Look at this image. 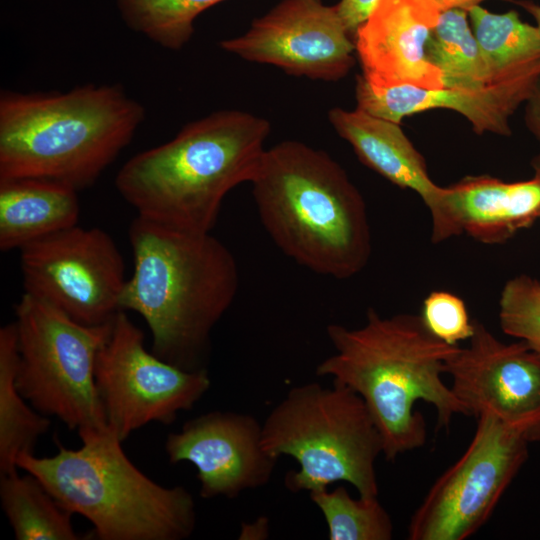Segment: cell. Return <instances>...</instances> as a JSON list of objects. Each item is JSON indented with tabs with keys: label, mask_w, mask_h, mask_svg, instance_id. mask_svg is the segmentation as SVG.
<instances>
[{
	"label": "cell",
	"mask_w": 540,
	"mask_h": 540,
	"mask_svg": "<svg viewBox=\"0 0 540 540\" xmlns=\"http://www.w3.org/2000/svg\"><path fill=\"white\" fill-rule=\"evenodd\" d=\"M326 332L334 353L317 365L316 374L331 377L363 399L388 461L426 442V423L416 402L434 407L440 428H448L457 414L467 415L442 379L445 363L459 345L437 339L420 316L383 317L369 309L361 327L330 324Z\"/></svg>",
	"instance_id": "obj_1"
},
{
	"label": "cell",
	"mask_w": 540,
	"mask_h": 540,
	"mask_svg": "<svg viewBox=\"0 0 540 540\" xmlns=\"http://www.w3.org/2000/svg\"><path fill=\"white\" fill-rule=\"evenodd\" d=\"M134 270L120 305L150 329L152 352L198 370L210 335L233 303L239 272L230 250L211 233H189L137 216L129 228Z\"/></svg>",
	"instance_id": "obj_2"
},
{
	"label": "cell",
	"mask_w": 540,
	"mask_h": 540,
	"mask_svg": "<svg viewBox=\"0 0 540 540\" xmlns=\"http://www.w3.org/2000/svg\"><path fill=\"white\" fill-rule=\"evenodd\" d=\"M270 132L269 121L254 114L213 112L131 157L118 171L115 187L141 218L210 233L225 196L253 180Z\"/></svg>",
	"instance_id": "obj_3"
},
{
	"label": "cell",
	"mask_w": 540,
	"mask_h": 540,
	"mask_svg": "<svg viewBox=\"0 0 540 540\" xmlns=\"http://www.w3.org/2000/svg\"><path fill=\"white\" fill-rule=\"evenodd\" d=\"M143 105L119 84L0 94V179L37 178L79 191L130 144Z\"/></svg>",
	"instance_id": "obj_4"
},
{
	"label": "cell",
	"mask_w": 540,
	"mask_h": 540,
	"mask_svg": "<svg viewBox=\"0 0 540 540\" xmlns=\"http://www.w3.org/2000/svg\"><path fill=\"white\" fill-rule=\"evenodd\" d=\"M250 183L261 223L286 256L336 279L365 268L372 248L365 201L325 151L282 141L265 150Z\"/></svg>",
	"instance_id": "obj_5"
},
{
	"label": "cell",
	"mask_w": 540,
	"mask_h": 540,
	"mask_svg": "<svg viewBox=\"0 0 540 540\" xmlns=\"http://www.w3.org/2000/svg\"><path fill=\"white\" fill-rule=\"evenodd\" d=\"M82 445L58 444L50 457L24 454L17 467L34 475L72 514L86 518L101 540H182L196 525L193 496L162 486L127 457L109 430L79 435Z\"/></svg>",
	"instance_id": "obj_6"
},
{
	"label": "cell",
	"mask_w": 540,
	"mask_h": 540,
	"mask_svg": "<svg viewBox=\"0 0 540 540\" xmlns=\"http://www.w3.org/2000/svg\"><path fill=\"white\" fill-rule=\"evenodd\" d=\"M261 444L272 458L290 456L298 463L284 481L292 492L345 481L361 497H378L382 437L363 399L345 385L291 388L262 423Z\"/></svg>",
	"instance_id": "obj_7"
},
{
	"label": "cell",
	"mask_w": 540,
	"mask_h": 540,
	"mask_svg": "<svg viewBox=\"0 0 540 540\" xmlns=\"http://www.w3.org/2000/svg\"><path fill=\"white\" fill-rule=\"evenodd\" d=\"M15 315L17 386L23 397L79 435L107 430L95 368L113 320L84 325L28 293L21 296Z\"/></svg>",
	"instance_id": "obj_8"
},
{
	"label": "cell",
	"mask_w": 540,
	"mask_h": 540,
	"mask_svg": "<svg viewBox=\"0 0 540 540\" xmlns=\"http://www.w3.org/2000/svg\"><path fill=\"white\" fill-rule=\"evenodd\" d=\"M95 381L107 427L122 443L149 423H173L211 385L205 368L185 370L149 352L143 331L124 310L98 353Z\"/></svg>",
	"instance_id": "obj_9"
},
{
	"label": "cell",
	"mask_w": 540,
	"mask_h": 540,
	"mask_svg": "<svg viewBox=\"0 0 540 540\" xmlns=\"http://www.w3.org/2000/svg\"><path fill=\"white\" fill-rule=\"evenodd\" d=\"M474 436L414 511L409 540H464L489 519L528 457L529 442L490 414L476 417Z\"/></svg>",
	"instance_id": "obj_10"
},
{
	"label": "cell",
	"mask_w": 540,
	"mask_h": 540,
	"mask_svg": "<svg viewBox=\"0 0 540 540\" xmlns=\"http://www.w3.org/2000/svg\"><path fill=\"white\" fill-rule=\"evenodd\" d=\"M25 293L89 326L113 320L121 311L127 279L112 237L100 228L78 225L20 249Z\"/></svg>",
	"instance_id": "obj_11"
},
{
	"label": "cell",
	"mask_w": 540,
	"mask_h": 540,
	"mask_svg": "<svg viewBox=\"0 0 540 540\" xmlns=\"http://www.w3.org/2000/svg\"><path fill=\"white\" fill-rule=\"evenodd\" d=\"M445 374L467 415L490 414L540 441V354L525 342L504 343L474 319L469 345L447 359Z\"/></svg>",
	"instance_id": "obj_12"
},
{
	"label": "cell",
	"mask_w": 540,
	"mask_h": 540,
	"mask_svg": "<svg viewBox=\"0 0 540 540\" xmlns=\"http://www.w3.org/2000/svg\"><path fill=\"white\" fill-rule=\"evenodd\" d=\"M219 45L244 60L313 80L337 81L354 65V41L336 6L322 0H281L244 34Z\"/></svg>",
	"instance_id": "obj_13"
},
{
	"label": "cell",
	"mask_w": 540,
	"mask_h": 540,
	"mask_svg": "<svg viewBox=\"0 0 540 540\" xmlns=\"http://www.w3.org/2000/svg\"><path fill=\"white\" fill-rule=\"evenodd\" d=\"M262 424L249 414L212 411L187 421L168 435L170 463L187 461L197 470L203 498L238 497L265 486L277 460L262 448Z\"/></svg>",
	"instance_id": "obj_14"
},
{
	"label": "cell",
	"mask_w": 540,
	"mask_h": 540,
	"mask_svg": "<svg viewBox=\"0 0 540 540\" xmlns=\"http://www.w3.org/2000/svg\"><path fill=\"white\" fill-rule=\"evenodd\" d=\"M441 12L437 0H379L353 35L361 76L378 87L443 88L425 53Z\"/></svg>",
	"instance_id": "obj_15"
},
{
	"label": "cell",
	"mask_w": 540,
	"mask_h": 540,
	"mask_svg": "<svg viewBox=\"0 0 540 540\" xmlns=\"http://www.w3.org/2000/svg\"><path fill=\"white\" fill-rule=\"evenodd\" d=\"M540 75L488 85L481 89H426L412 85L378 87L356 78L357 108L400 124L412 114L449 109L464 116L477 134L509 136L510 117L525 103Z\"/></svg>",
	"instance_id": "obj_16"
},
{
	"label": "cell",
	"mask_w": 540,
	"mask_h": 540,
	"mask_svg": "<svg viewBox=\"0 0 540 540\" xmlns=\"http://www.w3.org/2000/svg\"><path fill=\"white\" fill-rule=\"evenodd\" d=\"M328 119L337 134L367 167L403 189L416 192L431 216V240L440 243L444 228L445 187L428 175L424 157L398 123L375 117L356 107L331 108Z\"/></svg>",
	"instance_id": "obj_17"
},
{
	"label": "cell",
	"mask_w": 540,
	"mask_h": 540,
	"mask_svg": "<svg viewBox=\"0 0 540 540\" xmlns=\"http://www.w3.org/2000/svg\"><path fill=\"white\" fill-rule=\"evenodd\" d=\"M445 240L466 233L484 244H501L540 218V179L505 182L466 176L445 187Z\"/></svg>",
	"instance_id": "obj_18"
},
{
	"label": "cell",
	"mask_w": 540,
	"mask_h": 540,
	"mask_svg": "<svg viewBox=\"0 0 540 540\" xmlns=\"http://www.w3.org/2000/svg\"><path fill=\"white\" fill-rule=\"evenodd\" d=\"M74 188L37 178L0 179V249H22L77 225L80 205Z\"/></svg>",
	"instance_id": "obj_19"
},
{
	"label": "cell",
	"mask_w": 540,
	"mask_h": 540,
	"mask_svg": "<svg viewBox=\"0 0 540 540\" xmlns=\"http://www.w3.org/2000/svg\"><path fill=\"white\" fill-rule=\"evenodd\" d=\"M489 84L540 75V33L516 11L492 13L480 5L468 11Z\"/></svg>",
	"instance_id": "obj_20"
},
{
	"label": "cell",
	"mask_w": 540,
	"mask_h": 540,
	"mask_svg": "<svg viewBox=\"0 0 540 540\" xmlns=\"http://www.w3.org/2000/svg\"><path fill=\"white\" fill-rule=\"evenodd\" d=\"M19 363L15 322L0 328V475L18 469L17 460L32 454L49 429L47 416L28 405L17 386Z\"/></svg>",
	"instance_id": "obj_21"
},
{
	"label": "cell",
	"mask_w": 540,
	"mask_h": 540,
	"mask_svg": "<svg viewBox=\"0 0 540 540\" xmlns=\"http://www.w3.org/2000/svg\"><path fill=\"white\" fill-rule=\"evenodd\" d=\"M0 499L17 540H81L66 510L32 474L1 475Z\"/></svg>",
	"instance_id": "obj_22"
},
{
	"label": "cell",
	"mask_w": 540,
	"mask_h": 540,
	"mask_svg": "<svg viewBox=\"0 0 540 540\" xmlns=\"http://www.w3.org/2000/svg\"><path fill=\"white\" fill-rule=\"evenodd\" d=\"M467 15L459 8L442 11L426 43L427 60L440 71L443 88L476 90L490 85Z\"/></svg>",
	"instance_id": "obj_23"
},
{
	"label": "cell",
	"mask_w": 540,
	"mask_h": 540,
	"mask_svg": "<svg viewBox=\"0 0 540 540\" xmlns=\"http://www.w3.org/2000/svg\"><path fill=\"white\" fill-rule=\"evenodd\" d=\"M222 1L115 0V4L129 29L162 48L177 51L190 41L196 18Z\"/></svg>",
	"instance_id": "obj_24"
},
{
	"label": "cell",
	"mask_w": 540,
	"mask_h": 540,
	"mask_svg": "<svg viewBox=\"0 0 540 540\" xmlns=\"http://www.w3.org/2000/svg\"><path fill=\"white\" fill-rule=\"evenodd\" d=\"M328 527L330 540H390L393 523L378 497L354 499L343 486L309 492Z\"/></svg>",
	"instance_id": "obj_25"
},
{
	"label": "cell",
	"mask_w": 540,
	"mask_h": 540,
	"mask_svg": "<svg viewBox=\"0 0 540 540\" xmlns=\"http://www.w3.org/2000/svg\"><path fill=\"white\" fill-rule=\"evenodd\" d=\"M502 331L540 354V281L528 275L509 279L499 298Z\"/></svg>",
	"instance_id": "obj_26"
},
{
	"label": "cell",
	"mask_w": 540,
	"mask_h": 540,
	"mask_svg": "<svg viewBox=\"0 0 540 540\" xmlns=\"http://www.w3.org/2000/svg\"><path fill=\"white\" fill-rule=\"evenodd\" d=\"M420 317L433 336L449 345L469 340L474 333V320L465 302L449 291L430 292L423 300Z\"/></svg>",
	"instance_id": "obj_27"
},
{
	"label": "cell",
	"mask_w": 540,
	"mask_h": 540,
	"mask_svg": "<svg viewBox=\"0 0 540 540\" xmlns=\"http://www.w3.org/2000/svg\"><path fill=\"white\" fill-rule=\"evenodd\" d=\"M379 0H340L337 12L350 35L369 17Z\"/></svg>",
	"instance_id": "obj_28"
},
{
	"label": "cell",
	"mask_w": 540,
	"mask_h": 540,
	"mask_svg": "<svg viewBox=\"0 0 540 540\" xmlns=\"http://www.w3.org/2000/svg\"><path fill=\"white\" fill-rule=\"evenodd\" d=\"M525 124L540 146V77L525 101ZM534 177L540 179V151L533 158Z\"/></svg>",
	"instance_id": "obj_29"
},
{
	"label": "cell",
	"mask_w": 540,
	"mask_h": 540,
	"mask_svg": "<svg viewBox=\"0 0 540 540\" xmlns=\"http://www.w3.org/2000/svg\"><path fill=\"white\" fill-rule=\"evenodd\" d=\"M268 536V520L258 519L253 524H243L240 539H264Z\"/></svg>",
	"instance_id": "obj_30"
},
{
	"label": "cell",
	"mask_w": 540,
	"mask_h": 540,
	"mask_svg": "<svg viewBox=\"0 0 540 540\" xmlns=\"http://www.w3.org/2000/svg\"><path fill=\"white\" fill-rule=\"evenodd\" d=\"M483 1L485 0H437L442 11L451 8L469 11L473 6L479 5Z\"/></svg>",
	"instance_id": "obj_31"
},
{
	"label": "cell",
	"mask_w": 540,
	"mask_h": 540,
	"mask_svg": "<svg viewBox=\"0 0 540 540\" xmlns=\"http://www.w3.org/2000/svg\"><path fill=\"white\" fill-rule=\"evenodd\" d=\"M519 4L533 16L536 21V27L538 28L540 33V5L529 1H522L519 2Z\"/></svg>",
	"instance_id": "obj_32"
}]
</instances>
